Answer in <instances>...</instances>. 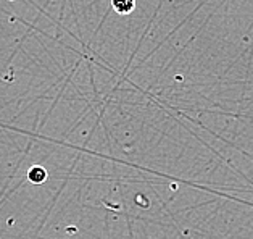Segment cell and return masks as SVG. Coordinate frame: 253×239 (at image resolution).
Listing matches in <instances>:
<instances>
[{"label": "cell", "instance_id": "obj_1", "mask_svg": "<svg viewBox=\"0 0 253 239\" xmlns=\"http://www.w3.org/2000/svg\"><path fill=\"white\" fill-rule=\"evenodd\" d=\"M112 7L118 15H129L135 10V0H112Z\"/></svg>", "mask_w": 253, "mask_h": 239}, {"label": "cell", "instance_id": "obj_2", "mask_svg": "<svg viewBox=\"0 0 253 239\" xmlns=\"http://www.w3.org/2000/svg\"><path fill=\"white\" fill-rule=\"evenodd\" d=\"M28 180L33 183V185H42L45 180H47V170L44 167H31L28 171Z\"/></svg>", "mask_w": 253, "mask_h": 239}]
</instances>
